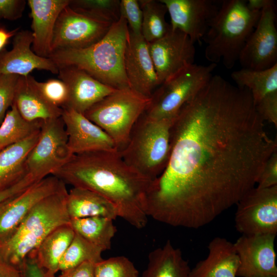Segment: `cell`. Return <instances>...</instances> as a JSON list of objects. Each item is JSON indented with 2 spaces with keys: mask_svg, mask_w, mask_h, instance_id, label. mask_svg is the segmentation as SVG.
Wrapping results in <instances>:
<instances>
[{
  "mask_svg": "<svg viewBox=\"0 0 277 277\" xmlns=\"http://www.w3.org/2000/svg\"><path fill=\"white\" fill-rule=\"evenodd\" d=\"M13 103L25 120L30 122L45 121L61 117L63 109L50 103L30 74L19 76Z\"/></svg>",
  "mask_w": 277,
  "mask_h": 277,
  "instance_id": "cell-22",
  "label": "cell"
},
{
  "mask_svg": "<svg viewBox=\"0 0 277 277\" xmlns=\"http://www.w3.org/2000/svg\"><path fill=\"white\" fill-rule=\"evenodd\" d=\"M66 207L70 219L103 216L114 220L118 217L116 208L109 201L82 188L73 187L68 192Z\"/></svg>",
  "mask_w": 277,
  "mask_h": 277,
  "instance_id": "cell-25",
  "label": "cell"
},
{
  "mask_svg": "<svg viewBox=\"0 0 277 277\" xmlns=\"http://www.w3.org/2000/svg\"><path fill=\"white\" fill-rule=\"evenodd\" d=\"M150 100L130 87L116 89L84 114L112 138L120 152L127 145L135 124Z\"/></svg>",
  "mask_w": 277,
  "mask_h": 277,
  "instance_id": "cell-7",
  "label": "cell"
},
{
  "mask_svg": "<svg viewBox=\"0 0 277 277\" xmlns=\"http://www.w3.org/2000/svg\"><path fill=\"white\" fill-rule=\"evenodd\" d=\"M273 2L272 0H249L246 3L247 7L250 10L261 11L265 7Z\"/></svg>",
  "mask_w": 277,
  "mask_h": 277,
  "instance_id": "cell-46",
  "label": "cell"
},
{
  "mask_svg": "<svg viewBox=\"0 0 277 277\" xmlns=\"http://www.w3.org/2000/svg\"><path fill=\"white\" fill-rule=\"evenodd\" d=\"M166 6L172 30H179L195 43H201L220 5L213 0H160Z\"/></svg>",
  "mask_w": 277,
  "mask_h": 277,
  "instance_id": "cell-16",
  "label": "cell"
},
{
  "mask_svg": "<svg viewBox=\"0 0 277 277\" xmlns=\"http://www.w3.org/2000/svg\"><path fill=\"white\" fill-rule=\"evenodd\" d=\"M277 185V150L274 151L267 161L256 183L260 188Z\"/></svg>",
  "mask_w": 277,
  "mask_h": 277,
  "instance_id": "cell-39",
  "label": "cell"
},
{
  "mask_svg": "<svg viewBox=\"0 0 277 277\" xmlns=\"http://www.w3.org/2000/svg\"><path fill=\"white\" fill-rule=\"evenodd\" d=\"M235 227L242 235L277 234V185L254 187L236 204Z\"/></svg>",
  "mask_w": 277,
  "mask_h": 277,
  "instance_id": "cell-10",
  "label": "cell"
},
{
  "mask_svg": "<svg viewBox=\"0 0 277 277\" xmlns=\"http://www.w3.org/2000/svg\"><path fill=\"white\" fill-rule=\"evenodd\" d=\"M138 275L133 263L124 256L103 259L94 266V277H138Z\"/></svg>",
  "mask_w": 277,
  "mask_h": 277,
  "instance_id": "cell-34",
  "label": "cell"
},
{
  "mask_svg": "<svg viewBox=\"0 0 277 277\" xmlns=\"http://www.w3.org/2000/svg\"><path fill=\"white\" fill-rule=\"evenodd\" d=\"M103 252L100 248L75 233L61 260L59 271L71 269L86 262H99L103 259Z\"/></svg>",
  "mask_w": 277,
  "mask_h": 277,
  "instance_id": "cell-32",
  "label": "cell"
},
{
  "mask_svg": "<svg viewBox=\"0 0 277 277\" xmlns=\"http://www.w3.org/2000/svg\"><path fill=\"white\" fill-rule=\"evenodd\" d=\"M37 85L50 103L62 109L66 106L69 98V91L64 82L60 79L51 78L44 82L37 81Z\"/></svg>",
  "mask_w": 277,
  "mask_h": 277,
  "instance_id": "cell-35",
  "label": "cell"
},
{
  "mask_svg": "<svg viewBox=\"0 0 277 277\" xmlns=\"http://www.w3.org/2000/svg\"><path fill=\"white\" fill-rule=\"evenodd\" d=\"M75 232L69 224L51 232L28 256H32L47 277H55L61 260Z\"/></svg>",
  "mask_w": 277,
  "mask_h": 277,
  "instance_id": "cell-24",
  "label": "cell"
},
{
  "mask_svg": "<svg viewBox=\"0 0 277 277\" xmlns=\"http://www.w3.org/2000/svg\"><path fill=\"white\" fill-rule=\"evenodd\" d=\"M0 277H23L22 271L0 256Z\"/></svg>",
  "mask_w": 277,
  "mask_h": 277,
  "instance_id": "cell-44",
  "label": "cell"
},
{
  "mask_svg": "<svg viewBox=\"0 0 277 277\" xmlns=\"http://www.w3.org/2000/svg\"><path fill=\"white\" fill-rule=\"evenodd\" d=\"M128 32L125 19L120 16L97 43L85 48L55 50L49 58L58 67H76L113 88L130 87L124 65Z\"/></svg>",
  "mask_w": 277,
  "mask_h": 277,
  "instance_id": "cell-3",
  "label": "cell"
},
{
  "mask_svg": "<svg viewBox=\"0 0 277 277\" xmlns=\"http://www.w3.org/2000/svg\"><path fill=\"white\" fill-rule=\"evenodd\" d=\"M207 248V256L191 269L189 277H236L239 259L233 243L217 236Z\"/></svg>",
  "mask_w": 277,
  "mask_h": 277,
  "instance_id": "cell-23",
  "label": "cell"
},
{
  "mask_svg": "<svg viewBox=\"0 0 277 277\" xmlns=\"http://www.w3.org/2000/svg\"><path fill=\"white\" fill-rule=\"evenodd\" d=\"M70 0H28L32 18V49L38 56L49 58L57 18Z\"/></svg>",
  "mask_w": 277,
  "mask_h": 277,
  "instance_id": "cell-21",
  "label": "cell"
},
{
  "mask_svg": "<svg viewBox=\"0 0 277 277\" xmlns=\"http://www.w3.org/2000/svg\"><path fill=\"white\" fill-rule=\"evenodd\" d=\"M23 277H47L32 256H28L21 268Z\"/></svg>",
  "mask_w": 277,
  "mask_h": 277,
  "instance_id": "cell-43",
  "label": "cell"
},
{
  "mask_svg": "<svg viewBox=\"0 0 277 277\" xmlns=\"http://www.w3.org/2000/svg\"><path fill=\"white\" fill-rule=\"evenodd\" d=\"M276 150L250 92L213 75L174 120L167 164L147 194L148 216L176 227L207 225L255 187Z\"/></svg>",
  "mask_w": 277,
  "mask_h": 277,
  "instance_id": "cell-1",
  "label": "cell"
},
{
  "mask_svg": "<svg viewBox=\"0 0 277 277\" xmlns=\"http://www.w3.org/2000/svg\"><path fill=\"white\" fill-rule=\"evenodd\" d=\"M148 45L160 85L194 64V43L179 30L170 29L163 37Z\"/></svg>",
  "mask_w": 277,
  "mask_h": 277,
  "instance_id": "cell-13",
  "label": "cell"
},
{
  "mask_svg": "<svg viewBox=\"0 0 277 277\" xmlns=\"http://www.w3.org/2000/svg\"><path fill=\"white\" fill-rule=\"evenodd\" d=\"M70 225L75 233L103 251L111 249L112 240L117 231L113 220L103 216L72 219Z\"/></svg>",
  "mask_w": 277,
  "mask_h": 277,
  "instance_id": "cell-29",
  "label": "cell"
},
{
  "mask_svg": "<svg viewBox=\"0 0 277 277\" xmlns=\"http://www.w3.org/2000/svg\"><path fill=\"white\" fill-rule=\"evenodd\" d=\"M275 234L242 235L234 246L239 259V277H277Z\"/></svg>",
  "mask_w": 277,
  "mask_h": 277,
  "instance_id": "cell-15",
  "label": "cell"
},
{
  "mask_svg": "<svg viewBox=\"0 0 277 277\" xmlns=\"http://www.w3.org/2000/svg\"><path fill=\"white\" fill-rule=\"evenodd\" d=\"M112 24L77 12L68 5L56 21L52 41V52L90 46L105 35Z\"/></svg>",
  "mask_w": 277,
  "mask_h": 277,
  "instance_id": "cell-11",
  "label": "cell"
},
{
  "mask_svg": "<svg viewBox=\"0 0 277 277\" xmlns=\"http://www.w3.org/2000/svg\"><path fill=\"white\" fill-rule=\"evenodd\" d=\"M39 131L0 151V190L27 174L26 159L38 139Z\"/></svg>",
  "mask_w": 277,
  "mask_h": 277,
  "instance_id": "cell-26",
  "label": "cell"
},
{
  "mask_svg": "<svg viewBox=\"0 0 277 277\" xmlns=\"http://www.w3.org/2000/svg\"><path fill=\"white\" fill-rule=\"evenodd\" d=\"M174 119H156L143 113L135 124L127 145L118 151L128 165L152 181L167 164Z\"/></svg>",
  "mask_w": 277,
  "mask_h": 277,
  "instance_id": "cell-6",
  "label": "cell"
},
{
  "mask_svg": "<svg viewBox=\"0 0 277 277\" xmlns=\"http://www.w3.org/2000/svg\"><path fill=\"white\" fill-rule=\"evenodd\" d=\"M42 122L25 120L13 103L0 125V151L38 132Z\"/></svg>",
  "mask_w": 277,
  "mask_h": 277,
  "instance_id": "cell-30",
  "label": "cell"
},
{
  "mask_svg": "<svg viewBox=\"0 0 277 277\" xmlns=\"http://www.w3.org/2000/svg\"><path fill=\"white\" fill-rule=\"evenodd\" d=\"M31 31H18L13 37L12 47L0 52V74L29 75L35 69L58 74V67L50 58L41 57L32 50Z\"/></svg>",
  "mask_w": 277,
  "mask_h": 277,
  "instance_id": "cell-19",
  "label": "cell"
},
{
  "mask_svg": "<svg viewBox=\"0 0 277 277\" xmlns=\"http://www.w3.org/2000/svg\"><path fill=\"white\" fill-rule=\"evenodd\" d=\"M58 78L69 91L65 108L84 114L87 110L116 89L96 80L86 72L73 66L58 67Z\"/></svg>",
  "mask_w": 277,
  "mask_h": 277,
  "instance_id": "cell-20",
  "label": "cell"
},
{
  "mask_svg": "<svg viewBox=\"0 0 277 277\" xmlns=\"http://www.w3.org/2000/svg\"><path fill=\"white\" fill-rule=\"evenodd\" d=\"M38 181L27 174L10 186L0 190V207L10 199L25 190Z\"/></svg>",
  "mask_w": 277,
  "mask_h": 277,
  "instance_id": "cell-41",
  "label": "cell"
},
{
  "mask_svg": "<svg viewBox=\"0 0 277 277\" xmlns=\"http://www.w3.org/2000/svg\"><path fill=\"white\" fill-rule=\"evenodd\" d=\"M231 77L236 86L250 92L254 104L267 95L277 91V64L264 70L242 68L234 71Z\"/></svg>",
  "mask_w": 277,
  "mask_h": 277,
  "instance_id": "cell-28",
  "label": "cell"
},
{
  "mask_svg": "<svg viewBox=\"0 0 277 277\" xmlns=\"http://www.w3.org/2000/svg\"><path fill=\"white\" fill-rule=\"evenodd\" d=\"M66 185L39 201L11 236L0 245V256L21 270L27 258L53 230L70 223Z\"/></svg>",
  "mask_w": 277,
  "mask_h": 277,
  "instance_id": "cell-5",
  "label": "cell"
},
{
  "mask_svg": "<svg viewBox=\"0 0 277 277\" xmlns=\"http://www.w3.org/2000/svg\"><path fill=\"white\" fill-rule=\"evenodd\" d=\"M19 77L15 74H0V125L13 104Z\"/></svg>",
  "mask_w": 277,
  "mask_h": 277,
  "instance_id": "cell-36",
  "label": "cell"
},
{
  "mask_svg": "<svg viewBox=\"0 0 277 277\" xmlns=\"http://www.w3.org/2000/svg\"><path fill=\"white\" fill-rule=\"evenodd\" d=\"M244 0H223L202 40L205 56L231 69L259 20L261 11L250 10Z\"/></svg>",
  "mask_w": 277,
  "mask_h": 277,
  "instance_id": "cell-4",
  "label": "cell"
},
{
  "mask_svg": "<svg viewBox=\"0 0 277 277\" xmlns=\"http://www.w3.org/2000/svg\"><path fill=\"white\" fill-rule=\"evenodd\" d=\"M120 16L125 19L129 31L134 34H141L143 16L138 1H120Z\"/></svg>",
  "mask_w": 277,
  "mask_h": 277,
  "instance_id": "cell-37",
  "label": "cell"
},
{
  "mask_svg": "<svg viewBox=\"0 0 277 277\" xmlns=\"http://www.w3.org/2000/svg\"><path fill=\"white\" fill-rule=\"evenodd\" d=\"M142 11L141 34L147 43L156 41L165 35L171 27L166 21L167 9L162 2L154 0H140Z\"/></svg>",
  "mask_w": 277,
  "mask_h": 277,
  "instance_id": "cell-31",
  "label": "cell"
},
{
  "mask_svg": "<svg viewBox=\"0 0 277 277\" xmlns=\"http://www.w3.org/2000/svg\"><path fill=\"white\" fill-rule=\"evenodd\" d=\"M61 118L68 136V144L74 154L117 150L112 138L84 114L71 108L62 109Z\"/></svg>",
  "mask_w": 277,
  "mask_h": 277,
  "instance_id": "cell-18",
  "label": "cell"
},
{
  "mask_svg": "<svg viewBox=\"0 0 277 277\" xmlns=\"http://www.w3.org/2000/svg\"><path fill=\"white\" fill-rule=\"evenodd\" d=\"M119 0H70L72 10L112 23L120 17Z\"/></svg>",
  "mask_w": 277,
  "mask_h": 277,
  "instance_id": "cell-33",
  "label": "cell"
},
{
  "mask_svg": "<svg viewBox=\"0 0 277 277\" xmlns=\"http://www.w3.org/2000/svg\"><path fill=\"white\" fill-rule=\"evenodd\" d=\"M73 155L61 117L43 121L38 139L26 159L27 172L40 181L52 175Z\"/></svg>",
  "mask_w": 277,
  "mask_h": 277,
  "instance_id": "cell-9",
  "label": "cell"
},
{
  "mask_svg": "<svg viewBox=\"0 0 277 277\" xmlns=\"http://www.w3.org/2000/svg\"><path fill=\"white\" fill-rule=\"evenodd\" d=\"M124 65L130 87L137 93L150 97L160 84L148 43L142 34H134L129 30L125 49Z\"/></svg>",
  "mask_w": 277,
  "mask_h": 277,
  "instance_id": "cell-17",
  "label": "cell"
},
{
  "mask_svg": "<svg viewBox=\"0 0 277 277\" xmlns=\"http://www.w3.org/2000/svg\"><path fill=\"white\" fill-rule=\"evenodd\" d=\"M52 175L103 196L134 227L147 225L146 196L152 181L128 165L117 150L74 154Z\"/></svg>",
  "mask_w": 277,
  "mask_h": 277,
  "instance_id": "cell-2",
  "label": "cell"
},
{
  "mask_svg": "<svg viewBox=\"0 0 277 277\" xmlns=\"http://www.w3.org/2000/svg\"><path fill=\"white\" fill-rule=\"evenodd\" d=\"M27 3L25 0H0V20L21 18Z\"/></svg>",
  "mask_w": 277,
  "mask_h": 277,
  "instance_id": "cell-40",
  "label": "cell"
},
{
  "mask_svg": "<svg viewBox=\"0 0 277 277\" xmlns=\"http://www.w3.org/2000/svg\"><path fill=\"white\" fill-rule=\"evenodd\" d=\"M217 65L191 64L161 84L153 92L144 113L156 119L174 118L212 76Z\"/></svg>",
  "mask_w": 277,
  "mask_h": 277,
  "instance_id": "cell-8",
  "label": "cell"
},
{
  "mask_svg": "<svg viewBox=\"0 0 277 277\" xmlns=\"http://www.w3.org/2000/svg\"><path fill=\"white\" fill-rule=\"evenodd\" d=\"M256 111L263 120L277 127V91L272 92L254 104Z\"/></svg>",
  "mask_w": 277,
  "mask_h": 277,
  "instance_id": "cell-38",
  "label": "cell"
},
{
  "mask_svg": "<svg viewBox=\"0 0 277 277\" xmlns=\"http://www.w3.org/2000/svg\"><path fill=\"white\" fill-rule=\"evenodd\" d=\"M275 3L261 10L259 20L246 41L239 61L242 68L268 69L277 64Z\"/></svg>",
  "mask_w": 277,
  "mask_h": 277,
  "instance_id": "cell-12",
  "label": "cell"
},
{
  "mask_svg": "<svg viewBox=\"0 0 277 277\" xmlns=\"http://www.w3.org/2000/svg\"><path fill=\"white\" fill-rule=\"evenodd\" d=\"M94 263L86 262L75 267L61 271L57 277H94Z\"/></svg>",
  "mask_w": 277,
  "mask_h": 277,
  "instance_id": "cell-42",
  "label": "cell"
},
{
  "mask_svg": "<svg viewBox=\"0 0 277 277\" xmlns=\"http://www.w3.org/2000/svg\"><path fill=\"white\" fill-rule=\"evenodd\" d=\"M19 31V28L9 30L4 26H0V52L8 44L9 41L13 38Z\"/></svg>",
  "mask_w": 277,
  "mask_h": 277,
  "instance_id": "cell-45",
  "label": "cell"
},
{
  "mask_svg": "<svg viewBox=\"0 0 277 277\" xmlns=\"http://www.w3.org/2000/svg\"><path fill=\"white\" fill-rule=\"evenodd\" d=\"M190 270L181 250L168 240L163 247L149 253L147 266L141 277H189Z\"/></svg>",
  "mask_w": 277,
  "mask_h": 277,
  "instance_id": "cell-27",
  "label": "cell"
},
{
  "mask_svg": "<svg viewBox=\"0 0 277 277\" xmlns=\"http://www.w3.org/2000/svg\"><path fill=\"white\" fill-rule=\"evenodd\" d=\"M66 184L53 175L36 182L0 207V245L6 242L30 212L42 199Z\"/></svg>",
  "mask_w": 277,
  "mask_h": 277,
  "instance_id": "cell-14",
  "label": "cell"
}]
</instances>
